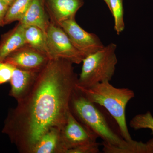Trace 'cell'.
I'll return each instance as SVG.
<instances>
[{"label":"cell","instance_id":"7a4b0ae2","mask_svg":"<svg viewBox=\"0 0 153 153\" xmlns=\"http://www.w3.org/2000/svg\"><path fill=\"white\" fill-rule=\"evenodd\" d=\"M69 109L78 121L102 140L103 152L135 153V141H126L115 121L106 110L88 100L76 87L71 96Z\"/></svg>","mask_w":153,"mask_h":153},{"label":"cell","instance_id":"7402d4cb","mask_svg":"<svg viewBox=\"0 0 153 153\" xmlns=\"http://www.w3.org/2000/svg\"><path fill=\"white\" fill-rule=\"evenodd\" d=\"M104 1L106 3L108 7V8L110 9V1L109 0H104Z\"/></svg>","mask_w":153,"mask_h":153},{"label":"cell","instance_id":"277c9868","mask_svg":"<svg viewBox=\"0 0 153 153\" xmlns=\"http://www.w3.org/2000/svg\"><path fill=\"white\" fill-rule=\"evenodd\" d=\"M117 47L116 44L111 43L86 56L82 61L76 86L87 88L100 82H110L117 63Z\"/></svg>","mask_w":153,"mask_h":153},{"label":"cell","instance_id":"7c38bea8","mask_svg":"<svg viewBox=\"0 0 153 153\" xmlns=\"http://www.w3.org/2000/svg\"><path fill=\"white\" fill-rule=\"evenodd\" d=\"M25 27L19 22L10 31L3 35L0 41V61L4 62L9 55L27 44Z\"/></svg>","mask_w":153,"mask_h":153},{"label":"cell","instance_id":"5bb4252c","mask_svg":"<svg viewBox=\"0 0 153 153\" xmlns=\"http://www.w3.org/2000/svg\"><path fill=\"white\" fill-rule=\"evenodd\" d=\"M25 36L27 44L51 59L47 47L46 34L42 30L35 26L25 27Z\"/></svg>","mask_w":153,"mask_h":153},{"label":"cell","instance_id":"2e32d148","mask_svg":"<svg viewBox=\"0 0 153 153\" xmlns=\"http://www.w3.org/2000/svg\"><path fill=\"white\" fill-rule=\"evenodd\" d=\"M109 10L114 19L115 31L119 35L125 29L123 1V0H109Z\"/></svg>","mask_w":153,"mask_h":153},{"label":"cell","instance_id":"30bf717a","mask_svg":"<svg viewBox=\"0 0 153 153\" xmlns=\"http://www.w3.org/2000/svg\"><path fill=\"white\" fill-rule=\"evenodd\" d=\"M39 72L28 71L15 67L10 81L9 95L18 102L23 99L33 87Z\"/></svg>","mask_w":153,"mask_h":153},{"label":"cell","instance_id":"44dd1931","mask_svg":"<svg viewBox=\"0 0 153 153\" xmlns=\"http://www.w3.org/2000/svg\"><path fill=\"white\" fill-rule=\"evenodd\" d=\"M3 1L7 4L8 5L10 6L11 5V4L13 3L14 0H2Z\"/></svg>","mask_w":153,"mask_h":153},{"label":"cell","instance_id":"9c48e42d","mask_svg":"<svg viewBox=\"0 0 153 153\" xmlns=\"http://www.w3.org/2000/svg\"><path fill=\"white\" fill-rule=\"evenodd\" d=\"M83 4L82 0H47L51 20L57 25L74 19L76 13Z\"/></svg>","mask_w":153,"mask_h":153},{"label":"cell","instance_id":"8992f818","mask_svg":"<svg viewBox=\"0 0 153 153\" xmlns=\"http://www.w3.org/2000/svg\"><path fill=\"white\" fill-rule=\"evenodd\" d=\"M46 36L51 59H64L73 64L82 63L85 56L73 46L63 29L51 20Z\"/></svg>","mask_w":153,"mask_h":153},{"label":"cell","instance_id":"ffe728a7","mask_svg":"<svg viewBox=\"0 0 153 153\" xmlns=\"http://www.w3.org/2000/svg\"><path fill=\"white\" fill-rule=\"evenodd\" d=\"M149 147V153H153V138L146 143Z\"/></svg>","mask_w":153,"mask_h":153},{"label":"cell","instance_id":"5b68a950","mask_svg":"<svg viewBox=\"0 0 153 153\" xmlns=\"http://www.w3.org/2000/svg\"><path fill=\"white\" fill-rule=\"evenodd\" d=\"M59 128L63 153H71L78 148L95 143L98 138L96 134L77 120L70 109Z\"/></svg>","mask_w":153,"mask_h":153},{"label":"cell","instance_id":"4fadbf2b","mask_svg":"<svg viewBox=\"0 0 153 153\" xmlns=\"http://www.w3.org/2000/svg\"><path fill=\"white\" fill-rule=\"evenodd\" d=\"M30 153H63L60 128L53 127L46 132L33 146Z\"/></svg>","mask_w":153,"mask_h":153},{"label":"cell","instance_id":"6da1fadb","mask_svg":"<svg viewBox=\"0 0 153 153\" xmlns=\"http://www.w3.org/2000/svg\"><path fill=\"white\" fill-rule=\"evenodd\" d=\"M73 65L64 59H50L28 94L9 111L2 132L20 153H30L44 134L60 128L65 121L78 79Z\"/></svg>","mask_w":153,"mask_h":153},{"label":"cell","instance_id":"9a60e30c","mask_svg":"<svg viewBox=\"0 0 153 153\" xmlns=\"http://www.w3.org/2000/svg\"><path fill=\"white\" fill-rule=\"evenodd\" d=\"M32 0H14L9 7L4 20V25L16 21L20 22L29 7Z\"/></svg>","mask_w":153,"mask_h":153},{"label":"cell","instance_id":"ac0fdd59","mask_svg":"<svg viewBox=\"0 0 153 153\" xmlns=\"http://www.w3.org/2000/svg\"><path fill=\"white\" fill-rule=\"evenodd\" d=\"M15 68L9 64L7 67L0 69V85L10 81Z\"/></svg>","mask_w":153,"mask_h":153},{"label":"cell","instance_id":"8fae6325","mask_svg":"<svg viewBox=\"0 0 153 153\" xmlns=\"http://www.w3.org/2000/svg\"><path fill=\"white\" fill-rule=\"evenodd\" d=\"M45 0H32L22 20L19 22L25 27L33 26L47 33L51 20L45 8Z\"/></svg>","mask_w":153,"mask_h":153},{"label":"cell","instance_id":"3957f363","mask_svg":"<svg viewBox=\"0 0 153 153\" xmlns=\"http://www.w3.org/2000/svg\"><path fill=\"white\" fill-rule=\"evenodd\" d=\"M76 87L88 100L106 110L115 121L126 141L133 140L128 128L126 116L127 105L135 96L133 91L114 87L110 82H100L87 88L76 85Z\"/></svg>","mask_w":153,"mask_h":153},{"label":"cell","instance_id":"e0dca14e","mask_svg":"<svg viewBox=\"0 0 153 153\" xmlns=\"http://www.w3.org/2000/svg\"><path fill=\"white\" fill-rule=\"evenodd\" d=\"M130 126L135 130L149 129L153 134V116L150 111L137 114L130 122Z\"/></svg>","mask_w":153,"mask_h":153},{"label":"cell","instance_id":"52a82bcc","mask_svg":"<svg viewBox=\"0 0 153 153\" xmlns=\"http://www.w3.org/2000/svg\"><path fill=\"white\" fill-rule=\"evenodd\" d=\"M57 25L63 29L73 46L85 57L104 47L98 36L83 30L76 23L75 18Z\"/></svg>","mask_w":153,"mask_h":153},{"label":"cell","instance_id":"d6986e66","mask_svg":"<svg viewBox=\"0 0 153 153\" xmlns=\"http://www.w3.org/2000/svg\"><path fill=\"white\" fill-rule=\"evenodd\" d=\"M10 6L0 0V27L4 26V20Z\"/></svg>","mask_w":153,"mask_h":153},{"label":"cell","instance_id":"ba28073f","mask_svg":"<svg viewBox=\"0 0 153 153\" xmlns=\"http://www.w3.org/2000/svg\"><path fill=\"white\" fill-rule=\"evenodd\" d=\"M50 58L27 44L9 55L4 62L20 69L39 72Z\"/></svg>","mask_w":153,"mask_h":153}]
</instances>
